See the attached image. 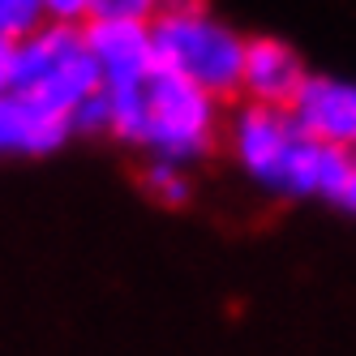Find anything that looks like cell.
Instances as JSON below:
<instances>
[{"mask_svg":"<svg viewBox=\"0 0 356 356\" xmlns=\"http://www.w3.org/2000/svg\"><path fill=\"white\" fill-rule=\"evenodd\" d=\"M150 39L163 69L181 73L185 82L211 90L215 99L236 95L249 39L202 0H168L150 22Z\"/></svg>","mask_w":356,"mask_h":356,"instance_id":"obj_4","label":"cell"},{"mask_svg":"<svg viewBox=\"0 0 356 356\" xmlns=\"http://www.w3.org/2000/svg\"><path fill=\"white\" fill-rule=\"evenodd\" d=\"M43 9L56 22H90L95 0H43Z\"/></svg>","mask_w":356,"mask_h":356,"instance_id":"obj_12","label":"cell"},{"mask_svg":"<svg viewBox=\"0 0 356 356\" xmlns=\"http://www.w3.org/2000/svg\"><path fill=\"white\" fill-rule=\"evenodd\" d=\"M292 112L309 124L322 142L356 155V82L352 78H326V73L314 78L309 73V82L300 86Z\"/></svg>","mask_w":356,"mask_h":356,"instance_id":"obj_7","label":"cell"},{"mask_svg":"<svg viewBox=\"0 0 356 356\" xmlns=\"http://www.w3.org/2000/svg\"><path fill=\"white\" fill-rule=\"evenodd\" d=\"M90 52H95V65H99V82L112 86V82H124L134 73L155 65V39H150V26L142 22H108V17H95L90 26Z\"/></svg>","mask_w":356,"mask_h":356,"instance_id":"obj_8","label":"cell"},{"mask_svg":"<svg viewBox=\"0 0 356 356\" xmlns=\"http://www.w3.org/2000/svg\"><path fill=\"white\" fill-rule=\"evenodd\" d=\"M142 189H146V197H155L159 207H181V202H189V193H193V176H189L185 163L146 159Z\"/></svg>","mask_w":356,"mask_h":356,"instance_id":"obj_9","label":"cell"},{"mask_svg":"<svg viewBox=\"0 0 356 356\" xmlns=\"http://www.w3.org/2000/svg\"><path fill=\"white\" fill-rule=\"evenodd\" d=\"M104 134L142 159L193 168L223 142V112L211 90L155 60L134 78L104 86Z\"/></svg>","mask_w":356,"mask_h":356,"instance_id":"obj_2","label":"cell"},{"mask_svg":"<svg viewBox=\"0 0 356 356\" xmlns=\"http://www.w3.org/2000/svg\"><path fill=\"white\" fill-rule=\"evenodd\" d=\"M305 82H309V69L296 56V47H288L284 39H249L241 86H236V95H245V104L292 108Z\"/></svg>","mask_w":356,"mask_h":356,"instance_id":"obj_6","label":"cell"},{"mask_svg":"<svg viewBox=\"0 0 356 356\" xmlns=\"http://www.w3.org/2000/svg\"><path fill=\"white\" fill-rule=\"evenodd\" d=\"M9 60H13V39L0 35V86H9Z\"/></svg>","mask_w":356,"mask_h":356,"instance_id":"obj_13","label":"cell"},{"mask_svg":"<svg viewBox=\"0 0 356 356\" xmlns=\"http://www.w3.org/2000/svg\"><path fill=\"white\" fill-rule=\"evenodd\" d=\"M223 146L253 189L356 219V155L322 142L292 108L245 104L223 124Z\"/></svg>","mask_w":356,"mask_h":356,"instance_id":"obj_1","label":"cell"},{"mask_svg":"<svg viewBox=\"0 0 356 356\" xmlns=\"http://www.w3.org/2000/svg\"><path fill=\"white\" fill-rule=\"evenodd\" d=\"M163 5H168V0H95L90 22L108 17V22H142V26H150Z\"/></svg>","mask_w":356,"mask_h":356,"instance_id":"obj_11","label":"cell"},{"mask_svg":"<svg viewBox=\"0 0 356 356\" xmlns=\"http://www.w3.org/2000/svg\"><path fill=\"white\" fill-rule=\"evenodd\" d=\"M9 86L69 116L73 129L104 134V82H99L90 35L78 22L47 17L31 35L13 39Z\"/></svg>","mask_w":356,"mask_h":356,"instance_id":"obj_3","label":"cell"},{"mask_svg":"<svg viewBox=\"0 0 356 356\" xmlns=\"http://www.w3.org/2000/svg\"><path fill=\"white\" fill-rule=\"evenodd\" d=\"M78 134L73 120L13 86H0V163L47 159Z\"/></svg>","mask_w":356,"mask_h":356,"instance_id":"obj_5","label":"cell"},{"mask_svg":"<svg viewBox=\"0 0 356 356\" xmlns=\"http://www.w3.org/2000/svg\"><path fill=\"white\" fill-rule=\"evenodd\" d=\"M43 22H47L43 0H0V35L5 39H22Z\"/></svg>","mask_w":356,"mask_h":356,"instance_id":"obj_10","label":"cell"}]
</instances>
